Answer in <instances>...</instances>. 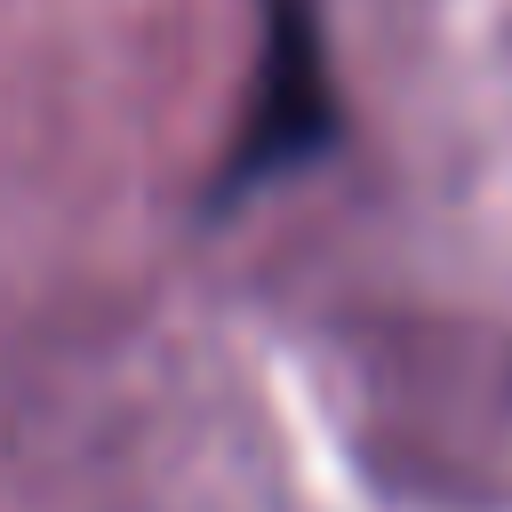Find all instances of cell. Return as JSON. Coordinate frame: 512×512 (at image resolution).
<instances>
[{"label":"cell","instance_id":"cell-1","mask_svg":"<svg viewBox=\"0 0 512 512\" xmlns=\"http://www.w3.org/2000/svg\"><path fill=\"white\" fill-rule=\"evenodd\" d=\"M336 144V96H328V48L312 0H264V48H256V88L248 112L232 120V144L208 176V216L240 208L256 184L320 160Z\"/></svg>","mask_w":512,"mask_h":512}]
</instances>
